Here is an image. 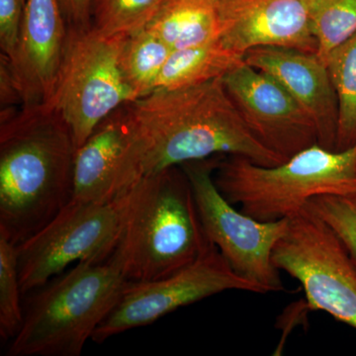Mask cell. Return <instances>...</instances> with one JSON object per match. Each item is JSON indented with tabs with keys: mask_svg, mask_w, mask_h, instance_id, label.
<instances>
[{
	"mask_svg": "<svg viewBox=\"0 0 356 356\" xmlns=\"http://www.w3.org/2000/svg\"><path fill=\"white\" fill-rule=\"evenodd\" d=\"M76 151L49 103L1 109L0 235L18 245L72 201Z\"/></svg>",
	"mask_w": 356,
	"mask_h": 356,
	"instance_id": "1",
	"label": "cell"
},
{
	"mask_svg": "<svg viewBox=\"0 0 356 356\" xmlns=\"http://www.w3.org/2000/svg\"><path fill=\"white\" fill-rule=\"evenodd\" d=\"M127 107L144 147L146 177L215 156L238 154L266 166L286 161L252 135L222 79L156 89Z\"/></svg>",
	"mask_w": 356,
	"mask_h": 356,
	"instance_id": "2",
	"label": "cell"
},
{
	"mask_svg": "<svg viewBox=\"0 0 356 356\" xmlns=\"http://www.w3.org/2000/svg\"><path fill=\"white\" fill-rule=\"evenodd\" d=\"M212 245L181 166L147 175L130 193L120 243L112 259L132 282L165 278Z\"/></svg>",
	"mask_w": 356,
	"mask_h": 356,
	"instance_id": "3",
	"label": "cell"
},
{
	"mask_svg": "<svg viewBox=\"0 0 356 356\" xmlns=\"http://www.w3.org/2000/svg\"><path fill=\"white\" fill-rule=\"evenodd\" d=\"M130 282L110 257L79 262L37 289L9 356H79Z\"/></svg>",
	"mask_w": 356,
	"mask_h": 356,
	"instance_id": "4",
	"label": "cell"
},
{
	"mask_svg": "<svg viewBox=\"0 0 356 356\" xmlns=\"http://www.w3.org/2000/svg\"><path fill=\"white\" fill-rule=\"evenodd\" d=\"M214 180L227 200L248 216L281 221L317 196L356 193V143L343 151L313 145L274 166L238 154L222 156Z\"/></svg>",
	"mask_w": 356,
	"mask_h": 356,
	"instance_id": "5",
	"label": "cell"
},
{
	"mask_svg": "<svg viewBox=\"0 0 356 356\" xmlns=\"http://www.w3.org/2000/svg\"><path fill=\"white\" fill-rule=\"evenodd\" d=\"M126 38V35L106 36L92 27H69L64 58L48 103L72 130L76 147L112 112L139 98L122 63Z\"/></svg>",
	"mask_w": 356,
	"mask_h": 356,
	"instance_id": "6",
	"label": "cell"
},
{
	"mask_svg": "<svg viewBox=\"0 0 356 356\" xmlns=\"http://www.w3.org/2000/svg\"><path fill=\"white\" fill-rule=\"evenodd\" d=\"M131 191L107 203L70 201L16 245L22 292L39 289L72 264L108 261L120 243Z\"/></svg>",
	"mask_w": 356,
	"mask_h": 356,
	"instance_id": "7",
	"label": "cell"
},
{
	"mask_svg": "<svg viewBox=\"0 0 356 356\" xmlns=\"http://www.w3.org/2000/svg\"><path fill=\"white\" fill-rule=\"evenodd\" d=\"M273 262L299 281L309 308L356 330V266L336 232L307 204L288 218Z\"/></svg>",
	"mask_w": 356,
	"mask_h": 356,
	"instance_id": "8",
	"label": "cell"
},
{
	"mask_svg": "<svg viewBox=\"0 0 356 356\" xmlns=\"http://www.w3.org/2000/svg\"><path fill=\"white\" fill-rule=\"evenodd\" d=\"M222 156L181 165L191 181L206 235L238 275L264 294L284 290L273 250L287 229L288 219L257 221L236 210L218 189L214 172Z\"/></svg>",
	"mask_w": 356,
	"mask_h": 356,
	"instance_id": "9",
	"label": "cell"
},
{
	"mask_svg": "<svg viewBox=\"0 0 356 356\" xmlns=\"http://www.w3.org/2000/svg\"><path fill=\"white\" fill-rule=\"evenodd\" d=\"M229 290L264 294L233 270L214 243L195 261L165 278L128 283L111 313L92 337L97 343L123 332L154 324L181 307Z\"/></svg>",
	"mask_w": 356,
	"mask_h": 356,
	"instance_id": "10",
	"label": "cell"
},
{
	"mask_svg": "<svg viewBox=\"0 0 356 356\" xmlns=\"http://www.w3.org/2000/svg\"><path fill=\"white\" fill-rule=\"evenodd\" d=\"M144 177V147L126 104L100 122L76 147L72 201L111 202Z\"/></svg>",
	"mask_w": 356,
	"mask_h": 356,
	"instance_id": "11",
	"label": "cell"
},
{
	"mask_svg": "<svg viewBox=\"0 0 356 356\" xmlns=\"http://www.w3.org/2000/svg\"><path fill=\"white\" fill-rule=\"evenodd\" d=\"M222 81L250 132L273 153L287 161L318 144L315 123L273 77L243 60Z\"/></svg>",
	"mask_w": 356,
	"mask_h": 356,
	"instance_id": "12",
	"label": "cell"
},
{
	"mask_svg": "<svg viewBox=\"0 0 356 356\" xmlns=\"http://www.w3.org/2000/svg\"><path fill=\"white\" fill-rule=\"evenodd\" d=\"M219 40L245 55L257 47H280L317 54L308 0H217Z\"/></svg>",
	"mask_w": 356,
	"mask_h": 356,
	"instance_id": "13",
	"label": "cell"
},
{
	"mask_svg": "<svg viewBox=\"0 0 356 356\" xmlns=\"http://www.w3.org/2000/svg\"><path fill=\"white\" fill-rule=\"evenodd\" d=\"M67 33L60 0H28L17 50L11 60L8 58L22 105L50 102Z\"/></svg>",
	"mask_w": 356,
	"mask_h": 356,
	"instance_id": "14",
	"label": "cell"
},
{
	"mask_svg": "<svg viewBox=\"0 0 356 356\" xmlns=\"http://www.w3.org/2000/svg\"><path fill=\"white\" fill-rule=\"evenodd\" d=\"M243 60L282 86L315 123L318 145L336 151L337 99L327 65L317 54L280 47H257Z\"/></svg>",
	"mask_w": 356,
	"mask_h": 356,
	"instance_id": "15",
	"label": "cell"
},
{
	"mask_svg": "<svg viewBox=\"0 0 356 356\" xmlns=\"http://www.w3.org/2000/svg\"><path fill=\"white\" fill-rule=\"evenodd\" d=\"M170 50L209 43L219 38L217 0H165L147 25Z\"/></svg>",
	"mask_w": 356,
	"mask_h": 356,
	"instance_id": "16",
	"label": "cell"
},
{
	"mask_svg": "<svg viewBox=\"0 0 356 356\" xmlns=\"http://www.w3.org/2000/svg\"><path fill=\"white\" fill-rule=\"evenodd\" d=\"M243 60V56L229 50L218 39L172 51L159 74L156 89L187 88L222 79Z\"/></svg>",
	"mask_w": 356,
	"mask_h": 356,
	"instance_id": "17",
	"label": "cell"
},
{
	"mask_svg": "<svg viewBox=\"0 0 356 356\" xmlns=\"http://www.w3.org/2000/svg\"><path fill=\"white\" fill-rule=\"evenodd\" d=\"M325 64L339 108L336 151H343L356 143V33L334 49Z\"/></svg>",
	"mask_w": 356,
	"mask_h": 356,
	"instance_id": "18",
	"label": "cell"
},
{
	"mask_svg": "<svg viewBox=\"0 0 356 356\" xmlns=\"http://www.w3.org/2000/svg\"><path fill=\"white\" fill-rule=\"evenodd\" d=\"M172 51L163 40L147 28L127 36L122 63L129 83L138 97L149 95L156 89L159 74Z\"/></svg>",
	"mask_w": 356,
	"mask_h": 356,
	"instance_id": "19",
	"label": "cell"
},
{
	"mask_svg": "<svg viewBox=\"0 0 356 356\" xmlns=\"http://www.w3.org/2000/svg\"><path fill=\"white\" fill-rule=\"evenodd\" d=\"M311 30L317 56L325 63L329 54L356 33V0H308Z\"/></svg>",
	"mask_w": 356,
	"mask_h": 356,
	"instance_id": "20",
	"label": "cell"
},
{
	"mask_svg": "<svg viewBox=\"0 0 356 356\" xmlns=\"http://www.w3.org/2000/svg\"><path fill=\"white\" fill-rule=\"evenodd\" d=\"M165 0H91V27L106 36L145 29Z\"/></svg>",
	"mask_w": 356,
	"mask_h": 356,
	"instance_id": "21",
	"label": "cell"
},
{
	"mask_svg": "<svg viewBox=\"0 0 356 356\" xmlns=\"http://www.w3.org/2000/svg\"><path fill=\"white\" fill-rule=\"evenodd\" d=\"M22 293L17 247L0 235V337L6 341L13 339L22 325Z\"/></svg>",
	"mask_w": 356,
	"mask_h": 356,
	"instance_id": "22",
	"label": "cell"
},
{
	"mask_svg": "<svg viewBox=\"0 0 356 356\" xmlns=\"http://www.w3.org/2000/svg\"><path fill=\"white\" fill-rule=\"evenodd\" d=\"M309 205L336 232L356 266V193L317 196Z\"/></svg>",
	"mask_w": 356,
	"mask_h": 356,
	"instance_id": "23",
	"label": "cell"
},
{
	"mask_svg": "<svg viewBox=\"0 0 356 356\" xmlns=\"http://www.w3.org/2000/svg\"><path fill=\"white\" fill-rule=\"evenodd\" d=\"M28 0H0V49L11 60L17 50Z\"/></svg>",
	"mask_w": 356,
	"mask_h": 356,
	"instance_id": "24",
	"label": "cell"
},
{
	"mask_svg": "<svg viewBox=\"0 0 356 356\" xmlns=\"http://www.w3.org/2000/svg\"><path fill=\"white\" fill-rule=\"evenodd\" d=\"M22 105V99L13 72H11L9 60L6 56H0V105L1 109L13 108L16 105Z\"/></svg>",
	"mask_w": 356,
	"mask_h": 356,
	"instance_id": "25",
	"label": "cell"
},
{
	"mask_svg": "<svg viewBox=\"0 0 356 356\" xmlns=\"http://www.w3.org/2000/svg\"><path fill=\"white\" fill-rule=\"evenodd\" d=\"M69 27L88 29L91 27V0H60Z\"/></svg>",
	"mask_w": 356,
	"mask_h": 356,
	"instance_id": "26",
	"label": "cell"
}]
</instances>
